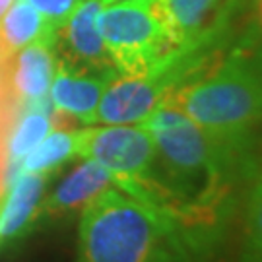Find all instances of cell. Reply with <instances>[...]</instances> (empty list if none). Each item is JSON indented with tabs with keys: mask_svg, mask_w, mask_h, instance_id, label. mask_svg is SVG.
<instances>
[{
	"mask_svg": "<svg viewBox=\"0 0 262 262\" xmlns=\"http://www.w3.org/2000/svg\"><path fill=\"white\" fill-rule=\"evenodd\" d=\"M175 215L109 187L80 215L76 262H208Z\"/></svg>",
	"mask_w": 262,
	"mask_h": 262,
	"instance_id": "obj_1",
	"label": "cell"
},
{
	"mask_svg": "<svg viewBox=\"0 0 262 262\" xmlns=\"http://www.w3.org/2000/svg\"><path fill=\"white\" fill-rule=\"evenodd\" d=\"M161 103L183 111L212 136L235 144H258L262 128V39L245 35L227 55L198 70Z\"/></svg>",
	"mask_w": 262,
	"mask_h": 262,
	"instance_id": "obj_2",
	"label": "cell"
},
{
	"mask_svg": "<svg viewBox=\"0 0 262 262\" xmlns=\"http://www.w3.org/2000/svg\"><path fill=\"white\" fill-rule=\"evenodd\" d=\"M97 26L113 66L122 76L151 74L194 55L183 51L167 0L103 4Z\"/></svg>",
	"mask_w": 262,
	"mask_h": 262,
	"instance_id": "obj_3",
	"label": "cell"
},
{
	"mask_svg": "<svg viewBox=\"0 0 262 262\" xmlns=\"http://www.w3.org/2000/svg\"><path fill=\"white\" fill-rule=\"evenodd\" d=\"M74 154L103 165L111 173L113 187L146 204L165 206L173 198L159 175L150 132L140 124H88L76 128Z\"/></svg>",
	"mask_w": 262,
	"mask_h": 262,
	"instance_id": "obj_4",
	"label": "cell"
},
{
	"mask_svg": "<svg viewBox=\"0 0 262 262\" xmlns=\"http://www.w3.org/2000/svg\"><path fill=\"white\" fill-rule=\"evenodd\" d=\"M245 0H167L171 19L185 53L220 47Z\"/></svg>",
	"mask_w": 262,
	"mask_h": 262,
	"instance_id": "obj_5",
	"label": "cell"
},
{
	"mask_svg": "<svg viewBox=\"0 0 262 262\" xmlns=\"http://www.w3.org/2000/svg\"><path fill=\"white\" fill-rule=\"evenodd\" d=\"M101 8V0H82L78 4L68 21L56 31L58 60L90 72H117L97 26Z\"/></svg>",
	"mask_w": 262,
	"mask_h": 262,
	"instance_id": "obj_6",
	"label": "cell"
},
{
	"mask_svg": "<svg viewBox=\"0 0 262 262\" xmlns=\"http://www.w3.org/2000/svg\"><path fill=\"white\" fill-rule=\"evenodd\" d=\"M119 72H90L56 60L55 78L51 84L53 109L64 113L82 124H94L97 105L107 84Z\"/></svg>",
	"mask_w": 262,
	"mask_h": 262,
	"instance_id": "obj_7",
	"label": "cell"
},
{
	"mask_svg": "<svg viewBox=\"0 0 262 262\" xmlns=\"http://www.w3.org/2000/svg\"><path fill=\"white\" fill-rule=\"evenodd\" d=\"M56 31L43 28L37 39L16 53L12 62V85L18 107L47 99V94L55 78Z\"/></svg>",
	"mask_w": 262,
	"mask_h": 262,
	"instance_id": "obj_8",
	"label": "cell"
},
{
	"mask_svg": "<svg viewBox=\"0 0 262 262\" xmlns=\"http://www.w3.org/2000/svg\"><path fill=\"white\" fill-rule=\"evenodd\" d=\"M109 187H113L111 173L92 159H84V163L68 173L62 183L43 202H39L35 224L56 222L76 210H82L92 198Z\"/></svg>",
	"mask_w": 262,
	"mask_h": 262,
	"instance_id": "obj_9",
	"label": "cell"
},
{
	"mask_svg": "<svg viewBox=\"0 0 262 262\" xmlns=\"http://www.w3.org/2000/svg\"><path fill=\"white\" fill-rule=\"evenodd\" d=\"M49 173L18 171L10 179V190L0 204V245L26 237L37 220V208Z\"/></svg>",
	"mask_w": 262,
	"mask_h": 262,
	"instance_id": "obj_10",
	"label": "cell"
},
{
	"mask_svg": "<svg viewBox=\"0 0 262 262\" xmlns=\"http://www.w3.org/2000/svg\"><path fill=\"white\" fill-rule=\"evenodd\" d=\"M53 130V103L51 99H41L35 103L21 105V115L14 132L8 138V169L6 181L14 177L19 161Z\"/></svg>",
	"mask_w": 262,
	"mask_h": 262,
	"instance_id": "obj_11",
	"label": "cell"
},
{
	"mask_svg": "<svg viewBox=\"0 0 262 262\" xmlns=\"http://www.w3.org/2000/svg\"><path fill=\"white\" fill-rule=\"evenodd\" d=\"M45 28V21L28 0H18L0 18V56L14 60L19 49L29 45Z\"/></svg>",
	"mask_w": 262,
	"mask_h": 262,
	"instance_id": "obj_12",
	"label": "cell"
},
{
	"mask_svg": "<svg viewBox=\"0 0 262 262\" xmlns=\"http://www.w3.org/2000/svg\"><path fill=\"white\" fill-rule=\"evenodd\" d=\"M76 128H53L26 158L19 161L18 171L26 173H51L66 159L74 158ZM14 173V175H16Z\"/></svg>",
	"mask_w": 262,
	"mask_h": 262,
	"instance_id": "obj_13",
	"label": "cell"
},
{
	"mask_svg": "<svg viewBox=\"0 0 262 262\" xmlns=\"http://www.w3.org/2000/svg\"><path fill=\"white\" fill-rule=\"evenodd\" d=\"M239 262H262V161L245 200Z\"/></svg>",
	"mask_w": 262,
	"mask_h": 262,
	"instance_id": "obj_14",
	"label": "cell"
},
{
	"mask_svg": "<svg viewBox=\"0 0 262 262\" xmlns=\"http://www.w3.org/2000/svg\"><path fill=\"white\" fill-rule=\"evenodd\" d=\"M18 109L12 85V60L0 56V196L4 192L8 169V138L14 113Z\"/></svg>",
	"mask_w": 262,
	"mask_h": 262,
	"instance_id": "obj_15",
	"label": "cell"
},
{
	"mask_svg": "<svg viewBox=\"0 0 262 262\" xmlns=\"http://www.w3.org/2000/svg\"><path fill=\"white\" fill-rule=\"evenodd\" d=\"M28 2L37 10L47 28L58 31L82 0H28Z\"/></svg>",
	"mask_w": 262,
	"mask_h": 262,
	"instance_id": "obj_16",
	"label": "cell"
},
{
	"mask_svg": "<svg viewBox=\"0 0 262 262\" xmlns=\"http://www.w3.org/2000/svg\"><path fill=\"white\" fill-rule=\"evenodd\" d=\"M254 8V33L262 39V0H253Z\"/></svg>",
	"mask_w": 262,
	"mask_h": 262,
	"instance_id": "obj_17",
	"label": "cell"
},
{
	"mask_svg": "<svg viewBox=\"0 0 262 262\" xmlns=\"http://www.w3.org/2000/svg\"><path fill=\"white\" fill-rule=\"evenodd\" d=\"M12 2H14V0H0V18L8 12V8L12 6Z\"/></svg>",
	"mask_w": 262,
	"mask_h": 262,
	"instance_id": "obj_18",
	"label": "cell"
},
{
	"mask_svg": "<svg viewBox=\"0 0 262 262\" xmlns=\"http://www.w3.org/2000/svg\"><path fill=\"white\" fill-rule=\"evenodd\" d=\"M103 4H113V2H122V0H101Z\"/></svg>",
	"mask_w": 262,
	"mask_h": 262,
	"instance_id": "obj_19",
	"label": "cell"
}]
</instances>
